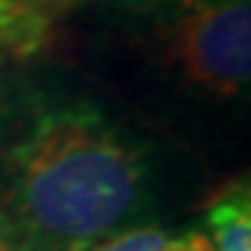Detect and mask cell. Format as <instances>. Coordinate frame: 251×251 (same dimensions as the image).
Here are the masks:
<instances>
[{
	"instance_id": "6da1fadb",
	"label": "cell",
	"mask_w": 251,
	"mask_h": 251,
	"mask_svg": "<svg viewBox=\"0 0 251 251\" xmlns=\"http://www.w3.org/2000/svg\"><path fill=\"white\" fill-rule=\"evenodd\" d=\"M157 182L154 149L79 94L37 97L0 149V212L43 251H88L142 224Z\"/></svg>"
},
{
	"instance_id": "277c9868",
	"label": "cell",
	"mask_w": 251,
	"mask_h": 251,
	"mask_svg": "<svg viewBox=\"0 0 251 251\" xmlns=\"http://www.w3.org/2000/svg\"><path fill=\"white\" fill-rule=\"evenodd\" d=\"M167 236L170 233H164L157 224L142 221V224H133L127 230H118L112 236H106L103 242L91 245L88 251H157Z\"/></svg>"
},
{
	"instance_id": "5b68a950",
	"label": "cell",
	"mask_w": 251,
	"mask_h": 251,
	"mask_svg": "<svg viewBox=\"0 0 251 251\" xmlns=\"http://www.w3.org/2000/svg\"><path fill=\"white\" fill-rule=\"evenodd\" d=\"M157 251H215L203 230H185L178 236H167Z\"/></svg>"
},
{
	"instance_id": "7a4b0ae2",
	"label": "cell",
	"mask_w": 251,
	"mask_h": 251,
	"mask_svg": "<svg viewBox=\"0 0 251 251\" xmlns=\"http://www.w3.org/2000/svg\"><path fill=\"white\" fill-rule=\"evenodd\" d=\"M106 27L176 100L239 109L251 85V0H106Z\"/></svg>"
},
{
	"instance_id": "3957f363",
	"label": "cell",
	"mask_w": 251,
	"mask_h": 251,
	"mask_svg": "<svg viewBox=\"0 0 251 251\" xmlns=\"http://www.w3.org/2000/svg\"><path fill=\"white\" fill-rule=\"evenodd\" d=\"M203 233L215 251H251V191L245 178L212 197Z\"/></svg>"
},
{
	"instance_id": "8992f818",
	"label": "cell",
	"mask_w": 251,
	"mask_h": 251,
	"mask_svg": "<svg viewBox=\"0 0 251 251\" xmlns=\"http://www.w3.org/2000/svg\"><path fill=\"white\" fill-rule=\"evenodd\" d=\"M0 251H43V248L33 245L25 233L0 212Z\"/></svg>"
}]
</instances>
